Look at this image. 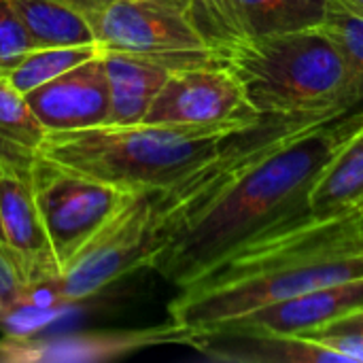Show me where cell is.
<instances>
[{
	"instance_id": "20",
	"label": "cell",
	"mask_w": 363,
	"mask_h": 363,
	"mask_svg": "<svg viewBox=\"0 0 363 363\" xmlns=\"http://www.w3.org/2000/svg\"><path fill=\"white\" fill-rule=\"evenodd\" d=\"M304 338L321 342L349 363H363V308L311 332Z\"/></svg>"
},
{
	"instance_id": "11",
	"label": "cell",
	"mask_w": 363,
	"mask_h": 363,
	"mask_svg": "<svg viewBox=\"0 0 363 363\" xmlns=\"http://www.w3.org/2000/svg\"><path fill=\"white\" fill-rule=\"evenodd\" d=\"M194 349L215 362L232 363H349L336 351L304 336H283L238 325L191 332Z\"/></svg>"
},
{
	"instance_id": "9",
	"label": "cell",
	"mask_w": 363,
	"mask_h": 363,
	"mask_svg": "<svg viewBox=\"0 0 363 363\" xmlns=\"http://www.w3.org/2000/svg\"><path fill=\"white\" fill-rule=\"evenodd\" d=\"M0 245L36 304V296L60 277V266L34 200L32 172L0 174Z\"/></svg>"
},
{
	"instance_id": "22",
	"label": "cell",
	"mask_w": 363,
	"mask_h": 363,
	"mask_svg": "<svg viewBox=\"0 0 363 363\" xmlns=\"http://www.w3.org/2000/svg\"><path fill=\"white\" fill-rule=\"evenodd\" d=\"M26 306H34L32 291L21 281L11 257L0 249V321L13 319Z\"/></svg>"
},
{
	"instance_id": "12",
	"label": "cell",
	"mask_w": 363,
	"mask_h": 363,
	"mask_svg": "<svg viewBox=\"0 0 363 363\" xmlns=\"http://www.w3.org/2000/svg\"><path fill=\"white\" fill-rule=\"evenodd\" d=\"M362 308L363 279H357L279 300L221 325H238L283 336H308L311 332Z\"/></svg>"
},
{
	"instance_id": "13",
	"label": "cell",
	"mask_w": 363,
	"mask_h": 363,
	"mask_svg": "<svg viewBox=\"0 0 363 363\" xmlns=\"http://www.w3.org/2000/svg\"><path fill=\"white\" fill-rule=\"evenodd\" d=\"M108 77L111 111L106 123L132 125L140 123L170 77V68L121 51H102Z\"/></svg>"
},
{
	"instance_id": "10",
	"label": "cell",
	"mask_w": 363,
	"mask_h": 363,
	"mask_svg": "<svg viewBox=\"0 0 363 363\" xmlns=\"http://www.w3.org/2000/svg\"><path fill=\"white\" fill-rule=\"evenodd\" d=\"M26 102L47 132L104 125L111 94L102 51L26 94Z\"/></svg>"
},
{
	"instance_id": "25",
	"label": "cell",
	"mask_w": 363,
	"mask_h": 363,
	"mask_svg": "<svg viewBox=\"0 0 363 363\" xmlns=\"http://www.w3.org/2000/svg\"><path fill=\"white\" fill-rule=\"evenodd\" d=\"M0 249H2V245H0ZM2 251H4V249H2ZM4 253H6V251H4Z\"/></svg>"
},
{
	"instance_id": "23",
	"label": "cell",
	"mask_w": 363,
	"mask_h": 363,
	"mask_svg": "<svg viewBox=\"0 0 363 363\" xmlns=\"http://www.w3.org/2000/svg\"><path fill=\"white\" fill-rule=\"evenodd\" d=\"M57 2H64V4H68V6H72V9H77V11H81V13L91 21V26H94V30H96L98 17H100L102 11H104L111 2H115V0H57Z\"/></svg>"
},
{
	"instance_id": "3",
	"label": "cell",
	"mask_w": 363,
	"mask_h": 363,
	"mask_svg": "<svg viewBox=\"0 0 363 363\" xmlns=\"http://www.w3.org/2000/svg\"><path fill=\"white\" fill-rule=\"evenodd\" d=\"M247 128L251 125L104 123L47 132L38 155L96 181L136 191L177 183Z\"/></svg>"
},
{
	"instance_id": "21",
	"label": "cell",
	"mask_w": 363,
	"mask_h": 363,
	"mask_svg": "<svg viewBox=\"0 0 363 363\" xmlns=\"http://www.w3.org/2000/svg\"><path fill=\"white\" fill-rule=\"evenodd\" d=\"M36 45L11 0H0V74L15 68Z\"/></svg>"
},
{
	"instance_id": "19",
	"label": "cell",
	"mask_w": 363,
	"mask_h": 363,
	"mask_svg": "<svg viewBox=\"0 0 363 363\" xmlns=\"http://www.w3.org/2000/svg\"><path fill=\"white\" fill-rule=\"evenodd\" d=\"M191 13L198 28L219 55L245 38L236 17L234 0H191Z\"/></svg>"
},
{
	"instance_id": "15",
	"label": "cell",
	"mask_w": 363,
	"mask_h": 363,
	"mask_svg": "<svg viewBox=\"0 0 363 363\" xmlns=\"http://www.w3.org/2000/svg\"><path fill=\"white\" fill-rule=\"evenodd\" d=\"M245 38L319 28L328 0H234Z\"/></svg>"
},
{
	"instance_id": "1",
	"label": "cell",
	"mask_w": 363,
	"mask_h": 363,
	"mask_svg": "<svg viewBox=\"0 0 363 363\" xmlns=\"http://www.w3.org/2000/svg\"><path fill=\"white\" fill-rule=\"evenodd\" d=\"M363 132V104L334 115L277 117L236 132L194 170V200L147 270L183 289L259 234L311 211V191Z\"/></svg>"
},
{
	"instance_id": "17",
	"label": "cell",
	"mask_w": 363,
	"mask_h": 363,
	"mask_svg": "<svg viewBox=\"0 0 363 363\" xmlns=\"http://www.w3.org/2000/svg\"><path fill=\"white\" fill-rule=\"evenodd\" d=\"M98 43L72 45V47H36L30 51L15 68L2 74L21 96L40 87L43 83L55 79L57 74L74 68L77 64L100 53Z\"/></svg>"
},
{
	"instance_id": "18",
	"label": "cell",
	"mask_w": 363,
	"mask_h": 363,
	"mask_svg": "<svg viewBox=\"0 0 363 363\" xmlns=\"http://www.w3.org/2000/svg\"><path fill=\"white\" fill-rule=\"evenodd\" d=\"M340 49L347 64L363 85V15L345 0H328L323 23L319 26Z\"/></svg>"
},
{
	"instance_id": "4",
	"label": "cell",
	"mask_w": 363,
	"mask_h": 363,
	"mask_svg": "<svg viewBox=\"0 0 363 363\" xmlns=\"http://www.w3.org/2000/svg\"><path fill=\"white\" fill-rule=\"evenodd\" d=\"M264 115H334L363 104V85L321 28L242 38L221 51Z\"/></svg>"
},
{
	"instance_id": "6",
	"label": "cell",
	"mask_w": 363,
	"mask_h": 363,
	"mask_svg": "<svg viewBox=\"0 0 363 363\" xmlns=\"http://www.w3.org/2000/svg\"><path fill=\"white\" fill-rule=\"evenodd\" d=\"M102 51L153 60L170 70L223 64L198 28L191 0H115L96 21Z\"/></svg>"
},
{
	"instance_id": "7",
	"label": "cell",
	"mask_w": 363,
	"mask_h": 363,
	"mask_svg": "<svg viewBox=\"0 0 363 363\" xmlns=\"http://www.w3.org/2000/svg\"><path fill=\"white\" fill-rule=\"evenodd\" d=\"M32 191L60 272L132 196L43 155L32 164Z\"/></svg>"
},
{
	"instance_id": "2",
	"label": "cell",
	"mask_w": 363,
	"mask_h": 363,
	"mask_svg": "<svg viewBox=\"0 0 363 363\" xmlns=\"http://www.w3.org/2000/svg\"><path fill=\"white\" fill-rule=\"evenodd\" d=\"M363 279V200L336 211H308L225 257L179 289L172 325L200 332L279 300Z\"/></svg>"
},
{
	"instance_id": "5",
	"label": "cell",
	"mask_w": 363,
	"mask_h": 363,
	"mask_svg": "<svg viewBox=\"0 0 363 363\" xmlns=\"http://www.w3.org/2000/svg\"><path fill=\"white\" fill-rule=\"evenodd\" d=\"M174 215L172 185L136 189L47 285L49 302H81L115 281L147 270Z\"/></svg>"
},
{
	"instance_id": "24",
	"label": "cell",
	"mask_w": 363,
	"mask_h": 363,
	"mask_svg": "<svg viewBox=\"0 0 363 363\" xmlns=\"http://www.w3.org/2000/svg\"><path fill=\"white\" fill-rule=\"evenodd\" d=\"M345 2H347L349 6H353L357 13H362L363 15V0H345Z\"/></svg>"
},
{
	"instance_id": "16",
	"label": "cell",
	"mask_w": 363,
	"mask_h": 363,
	"mask_svg": "<svg viewBox=\"0 0 363 363\" xmlns=\"http://www.w3.org/2000/svg\"><path fill=\"white\" fill-rule=\"evenodd\" d=\"M363 200V132L330 162L311 191V211L328 213Z\"/></svg>"
},
{
	"instance_id": "8",
	"label": "cell",
	"mask_w": 363,
	"mask_h": 363,
	"mask_svg": "<svg viewBox=\"0 0 363 363\" xmlns=\"http://www.w3.org/2000/svg\"><path fill=\"white\" fill-rule=\"evenodd\" d=\"M262 115L251 106L238 77L225 64L172 70L153 98L145 123L253 125Z\"/></svg>"
},
{
	"instance_id": "14",
	"label": "cell",
	"mask_w": 363,
	"mask_h": 363,
	"mask_svg": "<svg viewBox=\"0 0 363 363\" xmlns=\"http://www.w3.org/2000/svg\"><path fill=\"white\" fill-rule=\"evenodd\" d=\"M36 47H72L98 43L91 21L57 0H11Z\"/></svg>"
}]
</instances>
